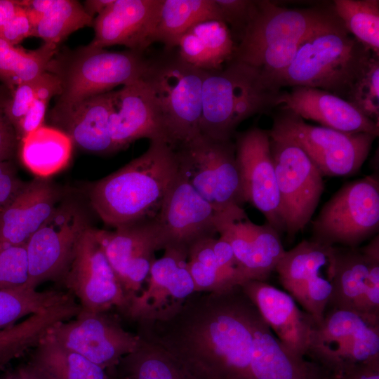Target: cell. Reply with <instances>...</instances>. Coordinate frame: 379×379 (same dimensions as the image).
I'll return each instance as SVG.
<instances>
[{
	"label": "cell",
	"instance_id": "obj_1",
	"mask_svg": "<svg viewBox=\"0 0 379 379\" xmlns=\"http://www.w3.org/2000/svg\"><path fill=\"white\" fill-rule=\"evenodd\" d=\"M256 312L240 286L195 292L168 318L137 322L136 334L165 350L197 379H251Z\"/></svg>",
	"mask_w": 379,
	"mask_h": 379
},
{
	"label": "cell",
	"instance_id": "obj_2",
	"mask_svg": "<svg viewBox=\"0 0 379 379\" xmlns=\"http://www.w3.org/2000/svg\"><path fill=\"white\" fill-rule=\"evenodd\" d=\"M345 29L333 4L289 8L257 0L253 15L236 44L233 59L258 69L277 90L278 82L301 45L314 35Z\"/></svg>",
	"mask_w": 379,
	"mask_h": 379
},
{
	"label": "cell",
	"instance_id": "obj_3",
	"mask_svg": "<svg viewBox=\"0 0 379 379\" xmlns=\"http://www.w3.org/2000/svg\"><path fill=\"white\" fill-rule=\"evenodd\" d=\"M178 172L175 149L165 141H150L140 156L92 183L89 201L104 223L114 228L150 220Z\"/></svg>",
	"mask_w": 379,
	"mask_h": 379
},
{
	"label": "cell",
	"instance_id": "obj_4",
	"mask_svg": "<svg viewBox=\"0 0 379 379\" xmlns=\"http://www.w3.org/2000/svg\"><path fill=\"white\" fill-rule=\"evenodd\" d=\"M281 93L258 69L236 59L218 70L206 71L200 133L232 139L242 121L279 106Z\"/></svg>",
	"mask_w": 379,
	"mask_h": 379
},
{
	"label": "cell",
	"instance_id": "obj_5",
	"mask_svg": "<svg viewBox=\"0 0 379 379\" xmlns=\"http://www.w3.org/2000/svg\"><path fill=\"white\" fill-rule=\"evenodd\" d=\"M373 55L346 29L318 33L299 48L278 87L315 88L347 100Z\"/></svg>",
	"mask_w": 379,
	"mask_h": 379
},
{
	"label": "cell",
	"instance_id": "obj_6",
	"mask_svg": "<svg viewBox=\"0 0 379 379\" xmlns=\"http://www.w3.org/2000/svg\"><path fill=\"white\" fill-rule=\"evenodd\" d=\"M147 64L144 53L109 51L88 44L58 50L46 72L56 76L60 84L55 105L67 106L141 79Z\"/></svg>",
	"mask_w": 379,
	"mask_h": 379
},
{
	"label": "cell",
	"instance_id": "obj_7",
	"mask_svg": "<svg viewBox=\"0 0 379 379\" xmlns=\"http://www.w3.org/2000/svg\"><path fill=\"white\" fill-rule=\"evenodd\" d=\"M205 72L184 61L175 49L148 59L142 78L152 91L173 148L200 133Z\"/></svg>",
	"mask_w": 379,
	"mask_h": 379
},
{
	"label": "cell",
	"instance_id": "obj_8",
	"mask_svg": "<svg viewBox=\"0 0 379 379\" xmlns=\"http://www.w3.org/2000/svg\"><path fill=\"white\" fill-rule=\"evenodd\" d=\"M178 170L215 209L227 212L245 203L234 142L198 134L174 148Z\"/></svg>",
	"mask_w": 379,
	"mask_h": 379
},
{
	"label": "cell",
	"instance_id": "obj_9",
	"mask_svg": "<svg viewBox=\"0 0 379 379\" xmlns=\"http://www.w3.org/2000/svg\"><path fill=\"white\" fill-rule=\"evenodd\" d=\"M306 357L331 373L379 364V321L328 306L313 322Z\"/></svg>",
	"mask_w": 379,
	"mask_h": 379
},
{
	"label": "cell",
	"instance_id": "obj_10",
	"mask_svg": "<svg viewBox=\"0 0 379 379\" xmlns=\"http://www.w3.org/2000/svg\"><path fill=\"white\" fill-rule=\"evenodd\" d=\"M268 132L272 138L288 140L300 147L323 176H345L357 173L377 138L366 133H348L311 125L284 109L274 115Z\"/></svg>",
	"mask_w": 379,
	"mask_h": 379
},
{
	"label": "cell",
	"instance_id": "obj_11",
	"mask_svg": "<svg viewBox=\"0 0 379 379\" xmlns=\"http://www.w3.org/2000/svg\"><path fill=\"white\" fill-rule=\"evenodd\" d=\"M379 230V179L375 174L344 184L312 222L311 240L357 247Z\"/></svg>",
	"mask_w": 379,
	"mask_h": 379
},
{
	"label": "cell",
	"instance_id": "obj_12",
	"mask_svg": "<svg viewBox=\"0 0 379 379\" xmlns=\"http://www.w3.org/2000/svg\"><path fill=\"white\" fill-rule=\"evenodd\" d=\"M270 149L284 232L292 239L306 227L319 204L324 190L323 175L290 140L270 137Z\"/></svg>",
	"mask_w": 379,
	"mask_h": 379
},
{
	"label": "cell",
	"instance_id": "obj_13",
	"mask_svg": "<svg viewBox=\"0 0 379 379\" xmlns=\"http://www.w3.org/2000/svg\"><path fill=\"white\" fill-rule=\"evenodd\" d=\"M60 284L78 300L81 310H115L126 319L131 302L96 239L94 228L89 226L80 237Z\"/></svg>",
	"mask_w": 379,
	"mask_h": 379
},
{
	"label": "cell",
	"instance_id": "obj_14",
	"mask_svg": "<svg viewBox=\"0 0 379 379\" xmlns=\"http://www.w3.org/2000/svg\"><path fill=\"white\" fill-rule=\"evenodd\" d=\"M88 227L77 204L69 201L59 204L25 244L28 279L24 286L36 290L46 281L60 284L77 244Z\"/></svg>",
	"mask_w": 379,
	"mask_h": 379
},
{
	"label": "cell",
	"instance_id": "obj_15",
	"mask_svg": "<svg viewBox=\"0 0 379 379\" xmlns=\"http://www.w3.org/2000/svg\"><path fill=\"white\" fill-rule=\"evenodd\" d=\"M228 212L215 209L178 170L160 209L152 219L160 249L175 248L188 251L196 241L215 237L220 221Z\"/></svg>",
	"mask_w": 379,
	"mask_h": 379
},
{
	"label": "cell",
	"instance_id": "obj_16",
	"mask_svg": "<svg viewBox=\"0 0 379 379\" xmlns=\"http://www.w3.org/2000/svg\"><path fill=\"white\" fill-rule=\"evenodd\" d=\"M65 347L114 373L120 360L136 349L140 337L126 331L112 312L81 310L53 326L47 334Z\"/></svg>",
	"mask_w": 379,
	"mask_h": 379
},
{
	"label": "cell",
	"instance_id": "obj_17",
	"mask_svg": "<svg viewBox=\"0 0 379 379\" xmlns=\"http://www.w3.org/2000/svg\"><path fill=\"white\" fill-rule=\"evenodd\" d=\"M334 246L302 240L285 251L276 266L288 294L314 321L321 319L332 294Z\"/></svg>",
	"mask_w": 379,
	"mask_h": 379
},
{
	"label": "cell",
	"instance_id": "obj_18",
	"mask_svg": "<svg viewBox=\"0 0 379 379\" xmlns=\"http://www.w3.org/2000/svg\"><path fill=\"white\" fill-rule=\"evenodd\" d=\"M328 306L379 321L378 234L362 247L334 246L332 294Z\"/></svg>",
	"mask_w": 379,
	"mask_h": 379
},
{
	"label": "cell",
	"instance_id": "obj_19",
	"mask_svg": "<svg viewBox=\"0 0 379 379\" xmlns=\"http://www.w3.org/2000/svg\"><path fill=\"white\" fill-rule=\"evenodd\" d=\"M234 137L245 202L260 211L279 234L284 232L268 131L253 126Z\"/></svg>",
	"mask_w": 379,
	"mask_h": 379
},
{
	"label": "cell",
	"instance_id": "obj_20",
	"mask_svg": "<svg viewBox=\"0 0 379 379\" xmlns=\"http://www.w3.org/2000/svg\"><path fill=\"white\" fill-rule=\"evenodd\" d=\"M147 286L132 300L126 320H162L173 314L196 292L187 268V251L166 248L152 263Z\"/></svg>",
	"mask_w": 379,
	"mask_h": 379
},
{
	"label": "cell",
	"instance_id": "obj_21",
	"mask_svg": "<svg viewBox=\"0 0 379 379\" xmlns=\"http://www.w3.org/2000/svg\"><path fill=\"white\" fill-rule=\"evenodd\" d=\"M94 232L131 304L143 288L156 260L155 251L160 250L152 219L113 231L94 229Z\"/></svg>",
	"mask_w": 379,
	"mask_h": 379
},
{
	"label": "cell",
	"instance_id": "obj_22",
	"mask_svg": "<svg viewBox=\"0 0 379 379\" xmlns=\"http://www.w3.org/2000/svg\"><path fill=\"white\" fill-rule=\"evenodd\" d=\"M218 234L231 246L244 283L265 281L284 255L280 234L269 223L257 225L244 209L227 213Z\"/></svg>",
	"mask_w": 379,
	"mask_h": 379
},
{
	"label": "cell",
	"instance_id": "obj_23",
	"mask_svg": "<svg viewBox=\"0 0 379 379\" xmlns=\"http://www.w3.org/2000/svg\"><path fill=\"white\" fill-rule=\"evenodd\" d=\"M109 131L115 152L141 138L169 144L159 105L142 78L112 91Z\"/></svg>",
	"mask_w": 379,
	"mask_h": 379
},
{
	"label": "cell",
	"instance_id": "obj_24",
	"mask_svg": "<svg viewBox=\"0 0 379 379\" xmlns=\"http://www.w3.org/2000/svg\"><path fill=\"white\" fill-rule=\"evenodd\" d=\"M161 0H113L94 18L91 46L122 45L144 53L153 44Z\"/></svg>",
	"mask_w": 379,
	"mask_h": 379
},
{
	"label": "cell",
	"instance_id": "obj_25",
	"mask_svg": "<svg viewBox=\"0 0 379 379\" xmlns=\"http://www.w3.org/2000/svg\"><path fill=\"white\" fill-rule=\"evenodd\" d=\"M240 287L284 348L298 359H306L312 317L288 293L266 281H247Z\"/></svg>",
	"mask_w": 379,
	"mask_h": 379
},
{
	"label": "cell",
	"instance_id": "obj_26",
	"mask_svg": "<svg viewBox=\"0 0 379 379\" xmlns=\"http://www.w3.org/2000/svg\"><path fill=\"white\" fill-rule=\"evenodd\" d=\"M112 91L84 99L72 105L51 109L48 119L54 127L65 133L72 144L93 154L115 152L109 131Z\"/></svg>",
	"mask_w": 379,
	"mask_h": 379
},
{
	"label": "cell",
	"instance_id": "obj_27",
	"mask_svg": "<svg viewBox=\"0 0 379 379\" xmlns=\"http://www.w3.org/2000/svg\"><path fill=\"white\" fill-rule=\"evenodd\" d=\"M280 109H288L303 119L348 133H366L378 136L379 124L366 117L350 102L329 92L305 86L281 91Z\"/></svg>",
	"mask_w": 379,
	"mask_h": 379
},
{
	"label": "cell",
	"instance_id": "obj_28",
	"mask_svg": "<svg viewBox=\"0 0 379 379\" xmlns=\"http://www.w3.org/2000/svg\"><path fill=\"white\" fill-rule=\"evenodd\" d=\"M61 196L60 189L47 178H37L25 182L0 213V244H26L53 213Z\"/></svg>",
	"mask_w": 379,
	"mask_h": 379
},
{
	"label": "cell",
	"instance_id": "obj_29",
	"mask_svg": "<svg viewBox=\"0 0 379 379\" xmlns=\"http://www.w3.org/2000/svg\"><path fill=\"white\" fill-rule=\"evenodd\" d=\"M250 371L251 379H324L327 373L317 364L291 354L258 309L253 324Z\"/></svg>",
	"mask_w": 379,
	"mask_h": 379
},
{
	"label": "cell",
	"instance_id": "obj_30",
	"mask_svg": "<svg viewBox=\"0 0 379 379\" xmlns=\"http://www.w3.org/2000/svg\"><path fill=\"white\" fill-rule=\"evenodd\" d=\"M236 44L227 25L222 20L200 22L180 38L176 48L180 58L204 71L221 69L234 57Z\"/></svg>",
	"mask_w": 379,
	"mask_h": 379
},
{
	"label": "cell",
	"instance_id": "obj_31",
	"mask_svg": "<svg viewBox=\"0 0 379 379\" xmlns=\"http://www.w3.org/2000/svg\"><path fill=\"white\" fill-rule=\"evenodd\" d=\"M80 311L79 304L72 298L0 329V366L35 348L53 326L75 317Z\"/></svg>",
	"mask_w": 379,
	"mask_h": 379
},
{
	"label": "cell",
	"instance_id": "obj_32",
	"mask_svg": "<svg viewBox=\"0 0 379 379\" xmlns=\"http://www.w3.org/2000/svg\"><path fill=\"white\" fill-rule=\"evenodd\" d=\"M18 145L23 165L36 176L47 178L68 164L73 144L62 131L44 125L27 135Z\"/></svg>",
	"mask_w": 379,
	"mask_h": 379
},
{
	"label": "cell",
	"instance_id": "obj_33",
	"mask_svg": "<svg viewBox=\"0 0 379 379\" xmlns=\"http://www.w3.org/2000/svg\"><path fill=\"white\" fill-rule=\"evenodd\" d=\"M208 20L222 21L215 0H161L153 43L162 44L166 51L175 49L186 31Z\"/></svg>",
	"mask_w": 379,
	"mask_h": 379
},
{
	"label": "cell",
	"instance_id": "obj_34",
	"mask_svg": "<svg viewBox=\"0 0 379 379\" xmlns=\"http://www.w3.org/2000/svg\"><path fill=\"white\" fill-rule=\"evenodd\" d=\"M29 361L51 379H117L114 372L65 347L48 335L32 350Z\"/></svg>",
	"mask_w": 379,
	"mask_h": 379
},
{
	"label": "cell",
	"instance_id": "obj_35",
	"mask_svg": "<svg viewBox=\"0 0 379 379\" xmlns=\"http://www.w3.org/2000/svg\"><path fill=\"white\" fill-rule=\"evenodd\" d=\"M114 373L117 379H197L165 350L140 338L136 349L120 360Z\"/></svg>",
	"mask_w": 379,
	"mask_h": 379
},
{
	"label": "cell",
	"instance_id": "obj_36",
	"mask_svg": "<svg viewBox=\"0 0 379 379\" xmlns=\"http://www.w3.org/2000/svg\"><path fill=\"white\" fill-rule=\"evenodd\" d=\"M58 46L44 44L27 51L0 39V82L10 91L46 72Z\"/></svg>",
	"mask_w": 379,
	"mask_h": 379
},
{
	"label": "cell",
	"instance_id": "obj_37",
	"mask_svg": "<svg viewBox=\"0 0 379 379\" xmlns=\"http://www.w3.org/2000/svg\"><path fill=\"white\" fill-rule=\"evenodd\" d=\"M74 298L58 289L38 291L21 286L0 290V329Z\"/></svg>",
	"mask_w": 379,
	"mask_h": 379
},
{
	"label": "cell",
	"instance_id": "obj_38",
	"mask_svg": "<svg viewBox=\"0 0 379 379\" xmlns=\"http://www.w3.org/2000/svg\"><path fill=\"white\" fill-rule=\"evenodd\" d=\"M94 18L75 0H51L50 4L34 27L33 36L44 44L56 46L74 32L93 25Z\"/></svg>",
	"mask_w": 379,
	"mask_h": 379
},
{
	"label": "cell",
	"instance_id": "obj_39",
	"mask_svg": "<svg viewBox=\"0 0 379 379\" xmlns=\"http://www.w3.org/2000/svg\"><path fill=\"white\" fill-rule=\"evenodd\" d=\"M332 4L346 30L379 56V1L335 0Z\"/></svg>",
	"mask_w": 379,
	"mask_h": 379
},
{
	"label": "cell",
	"instance_id": "obj_40",
	"mask_svg": "<svg viewBox=\"0 0 379 379\" xmlns=\"http://www.w3.org/2000/svg\"><path fill=\"white\" fill-rule=\"evenodd\" d=\"M213 239H201L188 248L187 268L196 292L223 291L238 286L218 262L213 249Z\"/></svg>",
	"mask_w": 379,
	"mask_h": 379
},
{
	"label": "cell",
	"instance_id": "obj_41",
	"mask_svg": "<svg viewBox=\"0 0 379 379\" xmlns=\"http://www.w3.org/2000/svg\"><path fill=\"white\" fill-rule=\"evenodd\" d=\"M347 100L366 117L379 124V56L372 55Z\"/></svg>",
	"mask_w": 379,
	"mask_h": 379
},
{
	"label": "cell",
	"instance_id": "obj_42",
	"mask_svg": "<svg viewBox=\"0 0 379 379\" xmlns=\"http://www.w3.org/2000/svg\"><path fill=\"white\" fill-rule=\"evenodd\" d=\"M27 279L25 244H0V290L24 286Z\"/></svg>",
	"mask_w": 379,
	"mask_h": 379
},
{
	"label": "cell",
	"instance_id": "obj_43",
	"mask_svg": "<svg viewBox=\"0 0 379 379\" xmlns=\"http://www.w3.org/2000/svg\"><path fill=\"white\" fill-rule=\"evenodd\" d=\"M222 21L229 27L235 44L247 27L255 11L253 0H215Z\"/></svg>",
	"mask_w": 379,
	"mask_h": 379
},
{
	"label": "cell",
	"instance_id": "obj_44",
	"mask_svg": "<svg viewBox=\"0 0 379 379\" xmlns=\"http://www.w3.org/2000/svg\"><path fill=\"white\" fill-rule=\"evenodd\" d=\"M38 77L20 84L11 91L5 112L14 129L36 97Z\"/></svg>",
	"mask_w": 379,
	"mask_h": 379
},
{
	"label": "cell",
	"instance_id": "obj_45",
	"mask_svg": "<svg viewBox=\"0 0 379 379\" xmlns=\"http://www.w3.org/2000/svg\"><path fill=\"white\" fill-rule=\"evenodd\" d=\"M11 91L0 85V161H11L19 145L15 129L5 112Z\"/></svg>",
	"mask_w": 379,
	"mask_h": 379
},
{
	"label": "cell",
	"instance_id": "obj_46",
	"mask_svg": "<svg viewBox=\"0 0 379 379\" xmlns=\"http://www.w3.org/2000/svg\"><path fill=\"white\" fill-rule=\"evenodd\" d=\"M33 25L22 6L0 29V39L13 46H16L26 38L33 36Z\"/></svg>",
	"mask_w": 379,
	"mask_h": 379
},
{
	"label": "cell",
	"instance_id": "obj_47",
	"mask_svg": "<svg viewBox=\"0 0 379 379\" xmlns=\"http://www.w3.org/2000/svg\"><path fill=\"white\" fill-rule=\"evenodd\" d=\"M24 184L11 161H0V213L14 199Z\"/></svg>",
	"mask_w": 379,
	"mask_h": 379
},
{
	"label": "cell",
	"instance_id": "obj_48",
	"mask_svg": "<svg viewBox=\"0 0 379 379\" xmlns=\"http://www.w3.org/2000/svg\"><path fill=\"white\" fill-rule=\"evenodd\" d=\"M49 101L36 98L31 107L15 127L20 142L27 135L44 126Z\"/></svg>",
	"mask_w": 379,
	"mask_h": 379
},
{
	"label": "cell",
	"instance_id": "obj_49",
	"mask_svg": "<svg viewBox=\"0 0 379 379\" xmlns=\"http://www.w3.org/2000/svg\"><path fill=\"white\" fill-rule=\"evenodd\" d=\"M325 379H379V364H357L338 373L327 371Z\"/></svg>",
	"mask_w": 379,
	"mask_h": 379
},
{
	"label": "cell",
	"instance_id": "obj_50",
	"mask_svg": "<svg viewBox=\"0 0 379 379\" xmlns=\"http://www.w3.org/2000/svg\"><path fill=\"white\" fill-rule=\"evenodd\" d=\"M5 379H51L37 366L29 361L19 366Z\"/></svg>",
	"mask_w": 379,
	"mask_h": 379
},
{
	"label": "cell",
	"instance_id": "obj_51",
	"mask_svg": "<svg viewBox=\"0 0 379 379\" xmlns=\"http://www.w3.org/2000/svg\"><path fill=\"white\" fill-rule=\"evenodd\" d=\"M21 7L20 0H0V29L15 15Z\"/></svg>",
	"mask_w": 379,
	"mask_h": 379
},
{
	"label": "cell",
	"instance_id": "obj_52",
	"mask_svg": "<svg viewBox=\"0 0 379 379\" xmlns=\"http://www.w3.org/2000/svg\"><path fill=\"white\" fill-rule=\"evenodd\" d=\"M112 2L113 0H87L84 1L83 6L86 12L95 18V15L102 13Z\"/></svg>",
	"mask_w": 379,
	"mask_h": 379
}]
</instances>
